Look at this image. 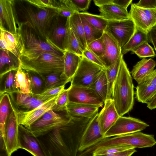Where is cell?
<instances>
[{
    "label": "cell",
    "mask_w": 156,
    "mask_h": 156,
    "mask_svg": "<svg viewBox=\"0 0 156 156\" xmlns=\"http://www.w3.org/2000/svg\"><path fill=\"white\" fill-rule=\"evenodd\" d=\"M89 49L100 58L105 54V47L103 36L101 38L90 42L87 45Z\"/></svg>",
    "instance_id": "b9f144b4"
},
{
    "label": "cell",
    "mask_w": 156,
    "mask_h": 156,
    "mask_svg": "<svg viewBox=\"0 0 156 156\" xmlns=\"http://www.w3.org/2000/svg\"><path fill=\"white\" fill-rule=\"evenodd\" d=\"M79 12H75L71 17L67 18V20L69 27L84 50L87 48V45Z\"/></svg>",
    "instance_id": "4316f807"
},
{
    "label": "cell",
    "mask_w": 156,
    "mask_h": 156,
    "mask_svg": "<svg viewBox=\"0 0 156 156\" xmlns=\"http://www.w3.org/2000/svg\"><path fill=\"white\" fill-rule=\"evenodd\" d=\"M103 37L105 52L104 55L100 58L106 69L113 65L121 55V48L117 41L108 32L105 31Z\"/></svg>",
    "instance_id": "d6986e66"
},
{
    "label": "cell",
    "mask_w": 156,
    "mask_h": 156,
    "mask_svg": "<svg viewBox=\"0 0 156 156\" xmlns=\"http://www.w3.org/2000/svg\"><path fill=\"white\" fill-rule=\"evenodd\" d=\"M16 71H12L8 73L4 82L3 89L0 90V96L5 93L9 95L16 93L18 91L16 88L15 82V76Z\"/></svg>",
    "instance_id": "ab89813d"
},
{
    "label": "cell",
    "mask_w": 156,
    "mask_h": 156,
    "mask_svg": "<svg viewBox=\"0 0 156 156\" xmlns=\"http://www.w3.org/2000/svg\"><path fill=\"white\" fill-rule=\"evenodd\" d=\"M0 156H11L8 152L4 138L1 133H0Z\"/></svg>",
    "instance_id": "f5cc1de1"
},
{
    "label": "cell",
    "mask_w": 156,
    "mask_h": 156,
    "mask_svg": "<svg viewBox=\"0 0 156 156\" xmlns=\"http://www.w3.org/2000/svg\"><path fill=\"white\" fill-rule=\"evenodd\" d=\"M0 50H2L5 51L7 53L9 54V52L8 50V49L6 42L4 39L2 33L0 32Z\"/></svg>",
    "instance_id": "9f6ffc18"
},
{
    "label": "cell",
    "mask_w": 156,
    "mask_h": 156,
    "mask_svg": "<svg viewBox=\"0 0 156 156\" xmlns=\"http://www.w3.org/2000/svg\"><path fill=\"white\" fill-rule=\"evenodd\" d=\"M95 5L99 7L107 4L112 3V0H94Z\"/></svg>",
    "instance_id": "680465c9"
},
{
    "label": "cell",
    "mask_w": 156,
    "mask_h": 156,
    "mask_svg": "<svg viewBox=\"0 0 156 156\" xmlns=\"http://www.w3.org/2000/svg\"><path fill=\"white\" fill-rule=\"evenodd\" d=\"M67 32L65 45V50L74 53L80 56L83 55V50L69 27L67 20Z\"/></svg>",
    "instance_id": "d6a6232c"
},
{
    "label": "cell",
    "mask_w": 156,
    "mask_h": 156,
    "mask_svg": "<svg viewBox=\"0 0 156 156\" xmlns=\"http://www.w3.org/2000/svg\"><path fill=\"white\" fill-rule=\"evenodd\" d=\"M94 156L93 155H89V156Z\"/></svg>",
    "instance_id": "91938a15"
},
{
    "label": "cell",
    "mask_w": 156,
    "mask_h": 156,
    "mask_svg": "<svg viewBox=\"0 0 156 156\" xmlns=\"http://www.w3.org/2000/svg\"><path fill=\"white\" fill-rule=\"evenodd\" d=\"M133 148H135L128 146H120L106 147L94 151L91 155H96L112 154Z\"/></svg>",
    "instance_id": "f6af8a7d"
},
{
    "label": "cell",
    "mask_w": 156,
    "mask_h": 156,
    "mask_svg": "<svg viewBox=\"0 0 156 156\" xmlns=\"http://www.w3.org/2000/svg\"><path fill=\"white\" fill-rule=\"evenodd\" d=\"M129 14L136 28L146 33L156 25V9L142 8L131 3Z\"/></svg>",
    "instance_id": "8fae6325"
},
{
    "label": "cell",
    "mask_w": 156,
    "mask_h": 156,
    "mask_svg": "<svg viewBox=\"0 0 156 156\" xmlns=\"http://www.w3.org/2000/svg\"><path fill=\"white\" fill-rule=\"evenodd\" d=\"M64 66L61 78L68 82H71L81 59V57L71 52L65 51L63 53Z\"/></svg>",
    "instance_id": "7402d4cb"
},
{
    "label": "cell",
    "mask_w": 156,
    "mask_h": 156,
    "mask_svg": "<svg viewBox=\"0 0 156 156\" xmlns=\"http://www.w3.org/2000/svg\"><path fill=\"white\" fill-rule=\"evenodd\" d=\"M0 32L2 33L6 42L8 51L18 59H20L24 48L20 31L17 34H13L4 27H0Z\"/></svg>",
    "instance_id": "ffe728a7"
},
{
    "label": "cell",
    "mask_w": 156,
    "mask_h": 156,
    "mask_svg": "<svg viewBox=\"0 0 156 156\" xmlns=\"http://www.w3.org/2000/svg\"><path fill=\"white\" fill-rule=\"evenodd\" d=\"M69 101L73 103L94 105L102 106L104 102L90 87L70 85L68 88Z\"/></svg>",
    "instance_id": "7c38bea8"
},
{
    "label": "cell",
    "mask_w": 156,
    "mask_h": 156,
    "mask_svg": "<svg viewBox=\"0 0 156 156\" xmlns=\"http://www.w3.org/2000/svg\"><path fill=\"white\" fill-rule=\"evenodd\" d=\"M72 5L76 12L84 11L89 8L90 0H70Z\"/></svg>",
    "instance_id": "7dc6e473"
},
{
    "label": "cell",
    "mask_w": 156,
    "mask_h": 156,
    "mask_svg": "<svg viewBox=\"0 0 156 156\" xmlns=\"http://www.w3.org/2000/svg\"><path fill=\"white\" fill-rule=\"evenodd\" d=\"M16 93L15 102L21 111L31 110L47 100L41 99L37 95L31 93H22L17 92Z\"/></svg>",
    "instance_id": "cb8c5ba5"
},
{
    "label": "cell",
    "mask_w": 156,
    "mask_h": 156,
    "mask_svg": "<svg viewBox=\"0 0 156 156\" xmlns=\"http://www.w3.org/2000/svg\"><path fill=\"white\" fill-rule=\"evenodd\" d=\"M18 147L24 149L34 156H45L41 144L32 132L23 126L19 125Z\"/></svg>",
    "instance_id": "9a60e30c"
},
{
    "label": "cell",
    "mask_w": 156,
    "mask_h": 156,
    "mask_svg": "<svg viewBox=\"0 0 156 156\" xmlns=\"http://www.w3.org/2000/svg\"><path fill=\"white\" fill-rule=\"evenodd\" d=\"M55 10L58 15L67 18L71 17L76 12L69 0L59 1L58 3V8Z\"/></svg>",
    "instance_id": "60d3db41"
},
{
    "label": "cell",
    "mask_w": 156,
    "mask_h": 156,
    "mask_svg": "<svg viewBox=\"0 0 156 156\" xmlns=\"http://www.w3.org/2000/svg\"><path fill=\"white\" fill-rule=\"evenodd\" d=\"M98 113L91 118L82 136L78 153L94 145L104 138L98 121Z\"/></svg>",
    "instance_id": "e0dca14e"
},
{
    "label": "cell",
    "mask_w": 156,
    "mask_h": 156,
    "mask_svg": "<svg viewBox=\"0 0 156 156\" xmlns=\"http://www.w3.org/2000/svg\"><path fill=\"white\" fill-rule=\"evenodd\" d=\"M147 35L149 42L152 44L156 51V25L148 32Z\"/></svg>",
    "instance_id": "db71d44e"
},
{
    "label": "cell",
    "mask_w": 156,
    "mask_h": 156,
    "mask_svg": "<svg viewBox=\"0 0 156 156\" xmlns=\"http://www.w3.org/2000/svg\"><path fill=\"white\" fill-rule=\"evenodd\" d=\"M136 29L134 22L130 18L122 20H108L105 31L117 41L122 48L133 35Z\"/></svg>",
    "instance_id": "ba28073f"
},
{
    "label": "cell",
    "mask_w": 156,
    "mask_h": 156,
    "mask_svg": "<svg viewBox=\"0 0 156 156\" xmlns=\"http://www.w3.org/2000/svg\"><path fill=\"white\" fill-rule=\"evenodd\" d=\"M11 112L6 122L4 138L9 154L18 150V135L19 124L17 111L13 106L12 103Z\"/></svg>",
    "instance_id": "5bb4252c"
},
{
    "label": "cell",
    "mask_w": 156,
    "mask_h": 156,
    "mask_svg": "<svg viewBox=\"0 0 156 156\" xmlns=\"http://www.w3.org/2000/svg\"><path fill=\"white\" fill-rule=\"evenodd\" d=\"M82 56L85 57L93 62L105 69L103 63L100 58L87 48H86L83 50Z\"/></svg>",
    "instance_id": "c3c4849f"
},
{
    "label": "cell",
    "mask_w": 156,
    "mask_h": 156,
    "mask_svg": "<svg viewBox=\"0 0 156 156\" xmlns=\"http://www.w3.org/2000/svg\"><path fill=\"white\" fill-rule=\"evenodd\" d=\"M149 126L148 124L139 119L119 116L106 133L104 138L141 131Z\"/></svg>",
    "instance_id": "30bf717a"
},
{
    "label": "cell",
    "mask_w": 156,
    "mask_h": 156,
    "mask_svg": "<svg viewBox=\"0 0 156 156\" xmlns=\"http://www.w3.org/2000/svg\"><path fill=\"white\" fill-rule=\"evenodd\" d=\"M99 107L94 105L69 102L65 112L70 116L91 119L98 113Z\"/></svg>",
    "instance_id": "44dd1931"
},
{
    "label": "cell",
    "mask_w": 156,
    "mask_h": 156,
    "mask_svg": "<svg viewBox=\"0 0 156 156\" xmlns=\"http://www.w3.org/2000/svg\"><path fill=\"white\" fill-rule=\"evenodd\" d=\"M136 89L135 98L143 103L147 104L156 93V85L138 84Z\"/></svg>",
    "instance_id": "836d02e7"
},
{
    "label": "cell",
    "mask_w": 156,
    "mask_h": 156,
    "mask_svg": "<svg viewBox=\"0 0 156 156\" xmlns=\"http://www.w3.org/2000/svg\"><path fill=\"white\" fill-rule=\"evenodd\" d=\"M138 84L146 85H156V69H154L142 81Z\"/></svg>",
    "instance_id": "681fc988"
},
{
    "label": "cell",
    "mask_w": 156,
    "mask_h": 156,
    "mask_svg": "<svg viewBox=\"0 0 156 156\" xmlns=\"http://www.w3.org/2000/svg\"><path fill=\"white\" fill-rule=\"evenodd\" d=\"M105 69L82 56L79 66L70 82V85L90 87L98 74Z\"/></svg>",
    "instance_id": "52a82bcc"
},
{
    "label": "cell",
    "mask_w": 156,
    "mask_h": 156,
    "mask_svg": "<svg viewBox=\"0 0 156 156\" xmlns=\"http://www.w3.org/2000/svg\"><path fill=\"white\" fill-rule=\"evenodd\" d=\"M123 55L121 54L113 65L105 69L108 84V91L106 99L112 98L114 84L117 76L122 60L123 58Z\"/></svg>",
    "instance_id": "1f68e13d"
},
{
    "label": "cell",
    "mask_w": 156,
    "mask_h": 156,
    "mask_svg": "<svg viewBox=\"0 0 156 156\" xmlns=\"http://www.w3.org/2000/svg\"><path fill=\"white\" fill-rule=\"evenodd\" d=\"M132 1V0H112V3L127 9Z\"/></svg>",
    "instance_id": "11a10c76"
},
{
    "label": "cell",
    "mask_w": 156,
    "mask_h": 156,
    "mask_svg": "<svg viewBox=\"0 0 156 156\" xmlns=\"http://www.w3.org/2000/svg\"><path fill=\"white\" fill-rule=\"evenodd\" d=\"M134 87L132 76L123 58L114 84L112 98L119 116H123L133 109Z\"/></svg>",
    "instance_id": "7a4b0ae2"
},
{
    "label": "cell",
    "mask_w": 156,
    "mask_h": 156,
    "mask_svg": "<svg viewBox=\"0 0 156 156\" xmlns=\"http://www.w3.org/2000/svg\"><path fill=\"white\" fill-rule=\"evenodd\" d=\"M26 1L41 9H49L56 10L58 8V2L55 0H28Z\"/></svg>",
    "instance_id": "ee69618b"
},
{
    "label": "cell",
    "mask_w": 156,
    "mask_h": 156,
    "mask_svg": "<svg viewBox=\"0 0 156 156\" xmlns=\"http://www.w3.org/2000/svg\"><path fill=\"white\" fill-rule=\"evenodd\" d=\"M12 0H0V27L5 25L13 34L20 31L21 27L18 23L14 10Z\"/></svg>",
    "instance_id": "2e32d148"
},
{
    "label": "cell",
    "mask_w": 156,
    "mask_h": 156,
    "mask_svg": "<svg viewBox=\"0 0 156 156\" xmlns=\"http://www.w3.org/2000/svg\"><path fill=\"white\" fill-rule=\"evenodd\" d=\"M61 20L54 28L49 43L57 49L62 51L65 50V45L67 35L66 23L67 20Z\"/></svg>",
    "instance_id": "484cf974"
},
{
    "label": "cell",
    "mask_w": 156,
    "mask_h": 156,
    "mask_svg": "<svg viewBox=\"0 0 156 156\" xmlns=\"http://www.w3.org/2000/svg\"><path fill=\"white\" fill-rule=\"evenodd\" d=\"M70 119L71 117L66 113L65 116H62L51 109L30 127L26 128L37 136L67 124Z\"/></svg>",
    "instance_id": "8992f818"
},
{
    "label": "cell",
    "mask_w": 156,
    "mask_h": 156,
    "mask_svg": "<svg viewBox=\"0 0 156 156\" xmlns=\"http://www.w3.org/2000/svg\"><path fill=\"white\" fill-rule=\"evenodd\" d=\"M100 15L108 20H119L129 19V12L127 9L110 3L99 7Z\"/></svg>",
    "instance_id": "603a6c76"
},
{
    "label": "cell",
    "mask_w": 156,
    "mask_h": 156,
    "mask_svg": "<svg viewBox=\"0 0 156 156\" xmlns=\"http://www.w3.org/2000/svg\"><path fill=\"white\" fill-rule=\"evenodd\" d=\"M57 14L56 10L53 9H40L34 11L29 9L26 11L23 23L47 40L48 38L53 21Z\"/></svg>",
    "instance_id": "5b68a950"
},
{
    "label": "cell",
    "mask_w": 156,
    "mask_h": 156,
    "mask_svg": "<svg viewBox=\"0 0 156 156\" xmlns=\"http://www.w3.org/2000/svg\"><path fill=\"white\" fill-rule=\"evenodd\" d=\"M131 53L136 54L140 58L148 57L154 58L156 56L154 49L147 42L142 43L133 49L131 51Z\"/></svg>",
    "instance_id": "f35d334b"
},
{
    "label": "cell",
    "mask_w": 156,
    "mask_h": 156,
    "mask_svg": "<svg viewBox=\"0 0 156 156\" xmlns=\"http://www.w3.org/2000/svg\"><path fill=\"white\" fill-rule=\"evenodd\" d=\"M69 102L67 88L65 89L60 94L52 109L55 112H65Z\"/></svg>",
    "instance_id": "7bdbcfd3"
},
{
    "label": "cell",
    "mask_w": 156,
    "mask_h": 156,
    "mask_svg": "<svg viewBox=\"0 0 156 156\" xmlns=\"http://www.w3.org/2000/svg\"><path fill=\"white\" fill-rule=\"evenodd\" d=\"M90 87L102 98L105 103L107 99L108 91L105 69L102 70L98 74Z\"/></svg>",
    "instance_id": "f1b7e54d"
},
{
    "label": "cell",
    "mask_w": 156,
    "mask_h": 156,
    "mask_svg": "<svg viewBox=\"0 0 156 156\" xmlns=\"http://www.w3.org/2000/svg\"><path fill=\"white\" fill-rule=\"evenodd\" d=\"M18 61L19 65L23 70L40 75L53 73H62L64 69L63 54L45 53L31 60L20 58Z\"/></svg>",
    "instance_id": "3957f363"
},
{
    "label": "cell",
    "mask_w": 156,
    "mask_h": 156,
    "mask_svg": "<svg viewBox=\"0 0 156 156\" xmlns=\"http://www.w3.org/2000/svg\"><path fill=\"white\" fill-rule=\"evenodd\" d=\"M79 13L93 26L100 30L105 31L108 20L100 15L93 14L86 12H80Z\"/></svg>",
    "instance_id": "8d00e7d4"
},
{
    "label": "cell",
    "mask_w": 156,
    "mask_h": 156,
    "mask_svg": "<svg viewBox=\"0 0 156 156\" xmlns=\"http://www.w3.org/2000/svg\"><path fill=\"white\" fill-rule=\"evenodd\" d=\"M156 62L151 58H143L133 67L131 73L133 78L139 83L154 70Z\"/></svg>",
    "instance_id": "d4e9b609"
},
{
    "label": "cell",
    "mask_w": 156,
    "mask_h": 156,
    "mask_svg": "<svg viewBox=\"0 0 156 156\" xmlns=\"http://www.w3.org/2000/svg\"><path fill=\"white\" fill-rule=\"evenodd\" d=\"M20 32L24 42V48L20 58L30 60L45 53L62 55L64 52L59 51L53 46L37 39L29 29L22 28Z\"/></svg>",
    "instance_id": "277c9868"
},
{
    "label": "cell",
    "mask_w": 156,
    "mask_h": 156,
    "mask_svg": "<svg viewBox=\"0 0 156 156\" xmlns=\"http://www.w3.org/2000/svg\"><path fill=\"white\" fill-rule=\"evenodd\" d=\"M104 107L98 113V121L102 134L104 135L119 116L112 99H106Z\"/></svg>",
    "instance_id": "ac0fdd59"
},
{
    "label": "cell",
    "mask_w": 156,
    "mask_h": 156,
    "mask_svg": "<svg viewBox=\"0 0 156 156\" xmlns=\"http://www.w3.org/2000/svg\"><path fill=\"white\" fill-rule=\"evenodd\" d=\"M27 72L31 81V93L37 95L45 90L44 83L41 76L34 73Z\"/></svg>",
    "instance_id": "74e56055"
},
{
    "label": "cell",
    "mask_w": 156,
    "mask_h": 156,
    "mask_svg": "<svg viewBox=\"0 0 156 156\" xmlns=\"http://www.w3.org/2000/svg\"><path fill=\"white\" fill-rule=\"evenodd\" d=\"M80 14L83 27L87 45L92 41L101 37L104 32L95 27L83 16Z\"/></svg>",
    "instance_id": "e575fe53"
},
{
    "label": "cell",
    "mask_w": 156,
    "mask_h": 156,
    "mask_svg": "<svg viewBox=\"0 0 156 156\" xmlns=\"http://www.w3.org/2000/svg\"><path fill=\"white\" fill-rule=\"evenodd\" d=\"M147 104V107L151 110L156 108V93Z\"/></svg>",
    "instance_id": "6f0895ef"
},
{
    "label": "cell",
    "mask_w": 156,
    "mask_h": 156,
    "mask_svg": "<svg viewBox=\"0 0 156 156\" xmlns=\"http://www.w3.org/2000/svg\"><path fill=\"white\" fill-rule=\"evenodd\" d=\"M65 85L45 90L40 94L37 95L40 99L47 100L62 91Z\"/></svg>",
    "instance_id": "bcb514c9"
},
{
    "label": "cell",
    "mask_w": 156,
    "mask_h": 156,
    "mask_svg": "<svg viewBox=\"0 0 156 156\" xmlns=\"http://www.w3.org/2000/svg\"><path fill=\"white\" fill-rule=\"evenodd\" d=\"M148 42L147 34L136 28L133 35L126 44L121 48V54L123 55L145 42Z\"/></svg>",
    "instance_id": "f546056e"
},
{
    "label": "cell",
    "mask_w": 156,
    "mask_h": 156,
    "mask_svg": "<svg viewBox=\"0 0 156 156\" xmlns=\"http://www.w3.org/2000/svg\"><path fill=\"white\" fill-rule=\"evenodd\" d=\"M62 74L53 73L40 75L44 81L45 90L66 85L68 83L61 78Z\"/></svg>",
    "instance_id": "d590c367"
},
{
    "label": "cell",
    "mask_w": 156,
    "mask_h": 156,
    "mask_svg": "<svg viewBox=\"0 0 156 156\" xmlns=\"http://www.w3.org/2000/svg\"><path fill=\"white\" fill-rule=\"evenodd\" d=\"M110 142L113 146H128L135 148L151 147L156 144L153 135L140 131L114 136Z\"/></svg>",
    "instance_id": "9c48e42d"
},
{
    "label": "cell",
    "mask_w": 156,
    "mask_h": 156,
    "mask_svg": "<svg viewBox=\"0 0 156 156\" xmlns=\"http://www.w3.org/2000/svg\"><path fill=\"white\" fill-rule=\"evenodd\" d=\"M15 82L18 92L22 93H31V81L29 73L27 72H25L20 65L16 72Z\"/></svg>",
    "instance_id": "83f0119b"
},
{
    "label": "cell",
    "mask_w": 156,
    "mask_h": 156,
    "mask_svg": "<svg viewBox=\"0 0 156 156\" xmlns=\"http://www.w3.org/2000/svg\"><path fill=\"white\" fill-rule=\"evenodd\" d=\"M67 124L37 136L45 156H77L81 138L91 119L71 116Z\"/></svg>",
    "instance_id": "6da1fadb"
},
{
    "label": "cell",
    "mask_w": 156,
    "mask_h": 156,
    "mask_svg": "<svg viewBox=\"0 0 156 156\" xmlns=\"http://www.w3.org/2000/svg\"><path fill=\"white\" fill-rule=\"evenodd\" d=\"M136 151L135 148L131 149L114 153L102 155H94V156H131Z\"/></svg>",
    "instance_id": "816d5d0a"
},
{
    "label": "cell",
    "mask_w": 156,
    "mask_h": 156,
    "mask_svg": "<svg viewBox=\"0 0 156 156\" xmlns=\"http://www.w3.org/2000/svg\"><path fill=\"white\" fill-rule=\"evenodd\" d=\"M0 96V133L4 137L5 125L10 114L12 102L9 94L4 93Z\"/></svg>",
    "instance_id": "4dcf8cb0"
},
{
    "label": "cell",
    "mask_w": 156,
    "mask_h": 156,
    "mask_svg": "<svg viewBox=\"0 0 156 156\" xmlns=\"http://www.w3.org/2000/svg\"><path fill=\"white\" fill-rule=\"evenodd\" d=\"M61 92L50 98L40 106L31 110L17 111L19 125H22L26 128L30 127L45 113L52 109Z\"/></svg>",
    "instance_id": "4fadbf2b"
},
{
    "label": "cell",
    "mask_w": 156,
    "mask_h": 156,
    "mask_svg": "<svg viewBox=\"0 0 156 156\" xmlns=\"http://www.w3.org/2000/svg\"><path fill=\"white\" fill-rule=\"evenodd\" d=\"M135 4L137 6L142 8L156 9V0H140Z\"/></svg>",
    "instance_id": "f907efd6"
}]
</instances>
